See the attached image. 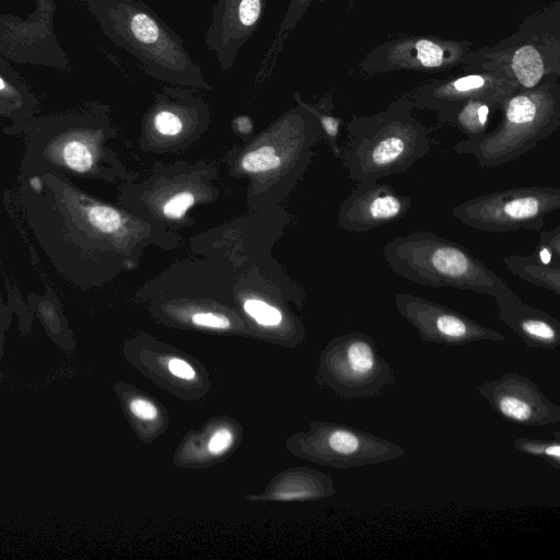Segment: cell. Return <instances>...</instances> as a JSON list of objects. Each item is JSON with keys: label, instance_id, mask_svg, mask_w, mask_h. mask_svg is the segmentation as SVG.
<instances>
[{"label": "cell", "instance_id": "cell-4", "mask_svg": "<svg viewBox=\"0 0 560 560\" xmlns=\"http://www.w3.org/2000/svg\"><path fill=\"white\" fill-rule=\"evenodd\" d=\"M399 277L431 288H454L498 298L511 288L469 249L431 231L397 235L383 247Z\"/></svg>", "mask_w": 560, "mask_h": 560}, {"label": "cell", "instance_id": "cell-34", "mask_svg": "<svg viewBox=\"0 0 560 560\" xmlns=\"http://www.w3.org/2000/svg\"><path fill=\"white\" fill-rule=\"evenodd\" d=\"M236 125L238 127V130H241L242 132H248L250 130V121L247 117L237 118Z\"/></svg>", "mask_w": 560, "mask_h": 560}, {"label": "cell", "instance_id": "cell-5", "mask_svg": "<svg viewBox=\"0 0 560 560\" xmlns=\"http://www.w3.org/2000/svg\"><path fill=\"white\" fill-rule=\"evenodd\" d=\"M348 130L343 165L358 183L406 173L432 144L427 128L406 106H394L372 117H354Z\"/></svg>", "mask_w": 560, "mask_h": 560}, {"label": "cell", "instance_id": "cell-18", "mask_svg": "<svg viewBox=\"0 0 560 560\" xmlns=\"http://www.w3.org/2000/svg\"><path fill=\"white\" fill-rule=\"evenodd\" d=\"M26 300L51 338L61 340L65 337L69 340V329L60 301L50 288L47 287L43 294L28 293Z\"/></svg>", "mask_w": 560, "mask_h": 560}, {"label": "cell", "instance_id": "cell-16", "mask_svg": "<svg viewBox=\"0 0 560 560\" xmlns=\"http://www.w3.org/2000/svg\"><path fill=\"white\" fill-rule=\"evenodd\" d=\"M39 100L28 83L0 55V117L10 120L1 128L5 136L38 114Z\"/></svg>", "mask_w": 560, "mask_h": 560}, {"label": "cell", "instance_id": "cell-14", "mask_svg": "<svg viewBox=\"0 0 560 560\" xmlns=\"http://www.w3.org/2000/svg\"><path fill=\"white\" fill-rule=\"evenodd\" d=\"M318 438L325 459L336 467L374 465L405 456L400 445L358 428L332 424L322 428Z\"/></svg>", "mask_w": 560, "mask_h": 560}, {"label": "cell", "instance_id": "cell-8", "mask_svg": "<svg viewBox=\"0 0 560 560\" xmlns=\"http://www.w3.org/2000/svg\"><path fill=\"white\" fill-rule=\"evenodd\" d=\"M326 366L330 384L348 399L377 396L396 381L374 339L362 331L335 339L327 352Z\"/></svg>", "mask_w": 560, "mask_h": 560}, {"label": "cell", "instance_id": "cell-24", "mask_svg": "<svg viewBox=\"0 0 560 560\" xmlns=\"http://www.w3.org/2000/svg\"><path fill=\"white\" fill-rule=\"evenodd\" d=\"M173 106H161L153 116V126L162 135L175 136L183 129L182 117Z\"/></svg>", "mask_w": 560, "mask_h": 560}, {"label": "cell", "instance_id": "cell-21", "mask_svg": "<svg viewBox=\"0 0 560 560\" xmlns=\"http://www.w3.org/2000/svg\"><path fill=\"white\" fill-rule=\"evenodd\" d=\"M513 445L523 454L542 458L557 470L560 468L559 433H556L553 440L517 438L513 441Z\"/></svg>", "mask_w": 560, "mask_h": 560}, {"label": "cell", "instance_id": "cell-11", "mask_svg": "<svg viewBox=\"0 0 560 560\" xmlns=\"http://www.w3.org/2000/svg\"><path fill=\"white\" fill-rule=\"evenodd\" d=\"M476 389L506 421L525 427H544L560 421V406L523 374L506 372L498 380L478 385Z\"/></svg>", "mask_w": 560, "mask_h": 560}, {"label": "cell", "instance_id": "cell-20", "mask_svg": "<svg viewBox=\"0 0 560 560\" xmlns=\"http://www.w3.org/2000/svg\"><path fill=\"white\" fill-rule=\"evenodd\" d=\"M512 69L518 82L524 88L530 89L540 81L544 65L539 52L534 47L523 46L513 56Z\"/></svg>", "mask_w": 560, "mask_h": 560}, {"label": "cell", "instance_id": "cell-32", "mask_svg": "<svg viewBox=\"0 0 560 560\" xmlns=\"http://www.w3.org/2000/svg\"><path fill=\"white\" fill-rule=\"evenodd\" d=\"M170 372L183 380H192L196 376L195 370L184 360L173 358L168 362Z\"/></svg>", "mask_w": 560, "mask_h": 560}, {"label": "cell", "instance_id": "cell-10", "mask_svg": "<svg viewBox=\"0 0 560 560\" xmlns=\"http://www.w3.org/2000/svg\"><path fill=\"white\" fill-rule=\"evenodd\" d=\"M395 306L423 341L445 346L505 341V337L498 330L432 300L411 293H397Z\"/></svg>", "mask_w": 560, "mask_h": 560}, {"label": "cell", "instance_id": "cell-30", "mask_svg": "<svg viewBox=\"0 0 560 560\" xmlns=\"http://www.w3.org/2000/svg\"><path fill=\"white\" fill-rule=\"evenodd\" d=\"M194 324L198 326L224 329L230 326L228 317L213 313H197L191 317Z\"/></svg>", "mask_w": 560, "mask_h": 560}, {"label": "cell", "instance_id": "cell-22", "mask_svg": "<svg viewBox=\"0 0 560 560\" xmlns=\"http://www.w3.org/2000/svg\"><path fill=\"white\" fill-rule=\"evenodd\" d=\"M544 265L560 266V226L540 231L539 240L532 254Z\"/></svg>", "mask_w": 560, "mask_h": 560}, {"label": "cell", "instance_id": "cell-23", "mask_svg": "<svg viewBox=\"0 0 560 560\" xmlns=\"http://www.w3.org/2000/svg\"><path fill=\"white\" fill-rule=\"evenodd\" d=\"M280 165V159L272 147H261L247 153L242 160V166L247 172H265Z\"/></svg>", "mask_w": 560, "mask_h": 560}, {"label": "cell", "instance_id": "cell-26", "mask_svg": "<svg viewBox=\"0 0 560 560\" xmlns=\"http://www.w3.org/2000/svg\"><path fill=\"white\" fill-rule=\"evenodd\" d=\"M413 57L424 67H439L444 62V49L425 39L418 40L413 47Z\"/></svg>", "mask_w": 560, "mask_h": 560}, {"label": "cell", "instance_id": "cell-6", "mask_svg": "<svg viewBox=\"0 0 560 560\" xmlns=\"http://www.w3.org/2000/svg\"><path fill=\"white\" fill-rule=\"evenodd\" d=\"M560 124L558 95L542 89L503 101V116L495 129L455 143L459 154L475 156L480 167H495L526 154L550 137Z\"/></svg>", "mask_w": 560, "mask_h": 560}, {"label": "cell", "instance_id": "cell-2", "mask_svg": "<svg viewBox=\"0 0 560 560\" xmlns=\"http://www.w3.org/2000/svg\"><path fill=\"white\" fill-rule=\"evenodd\" d=\"M103 34L161 81L210 89L182 38L140 0H85Z\"/></svg>", "mask_w": 560, "mask_h": 560}, {"label": "cell", "instance_id": "cell-28", "mask_svg": "<svg viewBox=\"0 0 560 560\" xmlns=\"http://www.w3.org/2000/svg\"><path fill=\"white\" fill-rule=\"evenodd\" d=\"M194 201L195 197L190 192L177 194L165 203L163 212L167 218L178 219L184 215Z\"/></svg>", "mask_w": 560, "mask_h": 560}, {"label": "cell", "instance_id": "cell-25", "mask_svg": "<svg viewBox=\"0 0 560 560\" xmlns=\"http://www.w3.org/2000/svg\"><path fill=\"white\" fill-rule=\"evenodd\" d=\"M244 310L262 326H276L282 319V315L279 310L260 300H247L244 303Z\"/></svg>", "mask_w": 560, "mask_h": 560}, {"label": "cell", "instance_id": "cell-19", "mask_svg": "<svg viewBox=\"0 0 560 560\" xmlns=\"http://www.w3.org/2000/svg\"><path fill=\"white\" fill-rule=\"evenodd\" d=\"M456 109L450 121H453L467 138L486 133L490 110L486 100L470 98L457 106Z\"/></svg>", "mask_w": 560, "mask_h": 560}, {"label": "cell", "instance_id": "cell-1", "mask_svg": "<svg viewBox=\"0 0 560 560\" xmlns=\"http://www.w3.org/2000/svg\"><path fill=\"white\" fill-rule=\"evenodd\" d=\"M18 197L28 229L55 270L72 285L93 284L102 238L119 233L120 212L54 171L19 175Z\"/></svg>", "mask_w": 560, "mask_h": 560}, {"label": "cell", "instance_id": "cell-17", "mask_svg": "<svg viewBox=\"0 0 560 560\" xmlns=\"http://www.w3.org/2000/svg\"><path fill=\"white\" fill-rule=\"evenodd\" d=\"M503 264L513 276L557 295L560 294V266L544 265L532 254L505 256Z\"/></svg>", "mask_w": 560, "mask_h": 560}, {"label": "cell", "instance_id": "cell-33", "mask_svg": "<svg viewBox=\"0 0 560 560\" xmlns=\"http://www.w3.org/2000/svg\"><path fill=\"white\" fill-rule=\"evenodd\" d=\"M11 313V307L3 302L0 290V354L2 352L4 332L10 325Z\"/></svg>", "mask_w": 560, "mask_h": 560}, {"label": "cell", "instance_id": "cell-31", "mask_svg": "<svg viewBox=\"0 0 560 560\" xmlns=\"http://www.w3.org/2000/svg\"><path fill=\"white\" fill-rule=\"evenodd\" d=\"M130 410L131 412L139 419L142 420H153L158 416V409L156 407L142 398L133 399L130 402Z\"/></svg>", "mask_w": 560, "mask_h": 560}, {"label": "cell", "instance_id": "cell-7", "mask_svg": "<svg viewBox=\"0 0 560 560\" xmlns=\"http://www.w3.org/2000/svg\"><path fill=\"white\" fill-rule=\"evenodd\" d=\"M559 208V188L523 186L470 198L453 207L452 215L482 232L539 231Z\"/></svg>", "mask_w": 560, "mask_h": 560}, {"label": "cell", "instance_id": "cell-15", "mask_svg": "<svg viewBox=\"0 0 560 560\" xmlns=\"http://www.w3.org/2000/svg\"><path fill=\"white\" fill-rule=\"evenodd\" d=\"M499 319L532 349L560 346V322L547 312L523 302L511 290L494 299Z\"/></svg>", "mask_w": 560, "mask_h": 560}, {"label": "cell", "instance_id": "cell-9", "mask_svg": "<svg viewBox=\"0 0 560 560\" xmlns=\"http://www.w3.org/2000/svg\"><path fill=\"white\" fill-rule=\"evenodd\" d=\"M36 10L26 19L0 15V55L19 63H32L67 71L69 59L59 45L54 0H34Z\"/></svg>", "mask_w": 560, "mask_h": 560}, {"label": "cell", "instance_id": "cell-3", "mask_svg": "<svg viewBox=\"0 0 560 560\" xmlns=\"http://www.w3.org/2000/svg\"><path fill=\"white\" fill-rule=\"evenodd\" d=\"M13 136L22 137L24 144L20 176L54 171L71 178L89 177L98 172L104 132L101 108L96 105L36 115L22 124Z\"/></svg>", "mask_w": 560, "mask_h": 560}, {"label": "cell", "instance_id": "cell-13", "mask_svg": "<svg viewBox=\"0 0 560 560\" xmlns=\"http://www.w3.org/2000/svg\"><path fill=\"white\" fill-rule=\"evenodd\" d=\"M412 200L380 180L359 182L341 205L340 225L354 233H364L404 218Z\"/></svg>", "mask_w": 560, "mask_h": 560}, {"label": "cell", "instance_id": "cell-12", "mask_svg": "<svg viewBox=\"0 0 560 560\" xmlns=\"http://www.w3.org/2000/svg\"><path fill=\"white\" fill-rule=\"evenodd\" d=\"M267 0H218L205 34L207 48L223 72L232 69L243 45L258 30Z\"/></svg>", "mask_w": 560, "mask_h": 560}, {"label": "cell", "instance_id": "cell-27", "mask_svg": "<svg viewBox=\"0 0 560 560\" xmlns=\"http://www.w3.org/2000/svg\"><path fill=\"white\" fill-rule=\"evenodd\" d=\"M296 100L299 101V103L306 109L308 110L310 113L314 114L319 122H320V126L322 128L324 129L325 133L327 135V137L329 138L330 140V143H331V147H332V151H334V154L338 158L341 155V151L337 144V138H338V133H339V127H340V122L341 120L337 117H334L332 115L328 114V113H325L323 110H320L319 108H315V107H312L305 103H302L298 96H296Z\"/></svg>", "mask_w": 560, "mask_h": 560}, {"label": "cell", "instance_id": "cell-29", "mask_svg": "<svg viewBox=\"0 0 560 560\" xmlns=\"http://www.w3.org/2000/svg\"><path fill=\"white\" fill-rule=\"evenodd\" d=\"M233 443V434L226 429L217 430L209 440L208 450L211 454L218 455L224 453Z\"/></svg>", "mask_w": 560, "mask_h": 560}]
</instances>
